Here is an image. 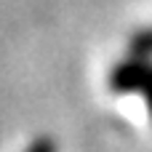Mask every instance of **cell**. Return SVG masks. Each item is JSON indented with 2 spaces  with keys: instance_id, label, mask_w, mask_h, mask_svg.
<instances>
[{
  "instance_id": "obj_1",
  "label": "cell",
  "mask_w": 152,
  "mask_h": 152,
  "mask_svg": "<svg viewBox=\"0 0 152 152\" xmlns=\"http://www.w3.org/2000/svg\"><path fill=\"white\" fill-rule=\"evenodd\" d=\"M107 88L118 96H142L152 120V56L126 48V53L107 72Z\"/></svg>"
},
{
  "instance_id": "obj_2",
  "label": "cell",
  "mask_w": 152,
  "mask_h": 152,
  "mask_svg": "<svg viewBox=\"0 0 152 152\" xmlns=\"http://www.w3.org/2000/svg\"><path fill=\"white\" fill-rule=\"evenodd\" d=\"M128 51H136V53H144V56H152V24L150 27H142L131 35L128 40Z\"/></svg>"
},
{
  "instance_id": "obj_3",
  "label": "cell",
  "mask_w": 152,
  "mask_h": 152,
  "mask_svg": "<svg viewBox=\"0 0 152 152\" xmlns=\"http://www.w3.org/2000/svg\"><path fill=\"white\" fill-rule=\"evenodd\" d=\"M21 152H59V147H56V142H53L51 136H40V139L29 142Z\"/></svg>"
}]
</instances>
